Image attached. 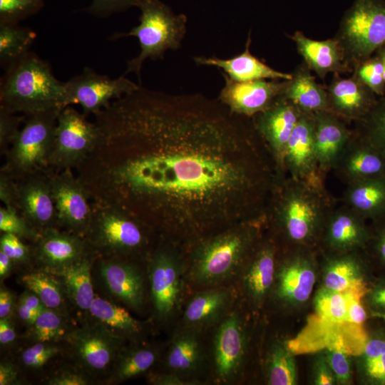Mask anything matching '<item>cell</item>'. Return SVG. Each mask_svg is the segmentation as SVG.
I'll list each match as a JSON object with an SVG mask.
<instances>
[{
	"label": "cell",
	"mask_w": 385,
	"mask_h": 385,
	"mask_svg": "<svg viewBox=\"0 0 385 385\" xmlns=\"http://www.w3.org/2000/svg\"><path fill=\"white\" fill-rule=\"evenodd\" d=\"M314 142L318 164L322 173L333 170L341 153L349 140L353 129L344 119L331 111L314 113Z\"/></svg>",
	"instance_id": "d4e9b609"
},
{
	"label": "cell",
	"mask_w": 385,
	"mask_h": 385,
	"mask_svg": "<svg viewBox=\"0 0 385 385\" xmlns=\"http://www.w3.org/2000/svg\"><path fill=\"white\" fill-rule=\"evenodd\" d=\"M14 263L2 251H0V278L2 280L10 273Z\"/></svg>",
	"instance_id": "03108f58"
},
{
	"label": "cell",
	"mask_w": 385,
	"mask_h": 385,
	"mask_svg": "<svg viewBox=\"0 0 385 385\" xmlns=\"http://www.w3.org/2000/svg\"><path fill=\"white\" fill-rule=\"evenodd\" d=\"M44 308L40 299L34 292L26 289L17 299L14 309L19 319L29 329Z\"/></svg>",
	"instance_id": "816d5d0a"
},
{
	"label": "cell",
	"mask_w": 385,
	"mask_h": 385,
	"mask_svg": "<svg viewBox=\"0 0 385 385\" xmlns=\"http://www.w3.org/2000/svg\"><path fill=\"white\" fill-rule=\"evenodd\" d=\"M314 113L302 112L285 150V175L316 185H325L314 142Z\"/></svg>",
	"instance_id": "44dd1931"
},
{
	"label": "cell",
	"mask_w": 385,
	"mask_h": 385,
	"mask_svg": "<svg viewBox=\"0 0 385 385\" xmlns=\"http://www.w3.org/2000/svg\"><path fill=\"white\" fill-rule=\"evenodd\" d=\"M371 319L366 323L361 349L353 359L354 376L361 385H385V323Z\"/></svg>",
	"instance_id": "83f0119b"
},
{
	"label": "cell",
	"mask_w": 385,
	"mask_h": 385,
	"mask_svg": "<svg viewBox=\"0 0 385 385\" xmlns=\"http://www.w3.org/2000/svg\"><path fill=\"white\" fill-rule=\"evenodd\" d=\"M225 86L218 101L231 113L252 118L270 107L282 96L287 80L260 79L239 82L223 73Z\"/></svg>",
	"instance_id": "e0dca14e"
},
{
	"label": "cell",
	"mask_w": 385,
	"mask_h": 385,
	"mask_svg": "<svg viewBox=\"0 0 385 385\" xmlns=\"http://www.w3.org/2000/svg\"><path fill=\"white\" fill-rule=\"evenodd\" d=\"M330 111L346 120H362L372 109L378 96L355 76L342 78L339 73L327 87Z\"/></svg>",
	"instance_id": "484cf974"
},
{
	"label": "cell",
	"mask_w": 385,
	"mask_h": 385,
	"mask_svg": "<svg viewBox=\"0 0 385 385\" xmlns=\"http://www.w3.org/2000/svg\"><path fill=\"white\" fill-rule=\"evenodd\" d=\"M267 227V215H264L202 240L192 257L191 279L200 284H212L234 274L244 267Z\"/></svg>",
	"instance_id": "3957f363"
},
{
	"label": "cell",
	"mask_w": 385,
	"mask_h": 385,
	"mask_svg": "<svg viewBox=\"0 0 385 385\" xmlns=\"http://www.w3.org/2000/svg\"><path fill=\"white\" fill-rule=\"evenodd\" d=\"M74 327L69 324L67 314L45 307L29 328L26 337L32 343H60Z\"/></svg>",
	"instance_id": "ab89813d"
},
{
	"label": "cell",
	"mask_w": 385,
	"mask_h": 385,
	"mask_svg": "<svg viewBox=\"0 0 385 385\" xmlns=\"http://www.w3.org/2000/svg\"><path fill=\"white\" fill-rule=\"evenodd\" d=\"M353 76L370 88L378 97L385 95L383 66L376 53L355 66L353 68Z\"/></svg>",
	"instance_id": "bcb514c9"
},
{
	"label": "cell",
	"mask_w": 385,
	"mask_h": 385,
	"mask_svg": "<svg viewBox=\"0 0 385 385\" xmlns=\"http://www.w3.org/2000/svg\"><path fill=\"white\" fill-rule=\"evenodd\" d=\"M16 182L14 179L1 172L0 200L4 206L16 210ZM17 211V210H16Z\"/></svg>",
	"instance_id": "91938a15"
},
{
	"label": "cell",
	"mask_w": 385,
	"mask_h": 385,
	"mask_svg": "<svg viewBox=\"0 0 385 385\" xmlns=\"http://www.w3.org/2000/svg\"><path fill=\"white\" fill-rule=\"evenodd\" d=\"M333 170L346 185L385 177V156L354 128Z\"/></svg>",
	"instance_id": "603a6c76"
},
{
	"label": "cell",
	"mask_w": 385,
	"mask_h": 385,
	"mask_svg": "<svg viewBox=\"0 0 385 385\" xmlns=\"http://www.w3.org/2000/svg\"><path fill=\"white\" fill-rule=\"evenodd\" d=\"M381 59L383 66V77L385 82V46L379 48L376 53Z\"/></svg>",
	"instance_id": "003e7915"
},
{
	"label": "cell",
	"mask_w": 385,
	"mask_h": 385,
	"mask_svg": "<svg viewBox=\"0 0 385 385\" xmlns=\"http://www.w3.org/2000/svg\"><path fill=\"white\" fill-rule=\"evenodd\" d=\"M180 267L174 256L165 250L155 252L148 264L151 302L157 314L170 315L178 304L181 288Z\"/></svg>",
	"instance_id": "cb8c5ba5"
},
{
	"label": "cell",
	"mask_w": 385,
	"mask_h": 385,
	"mask_svg": "<svg viewBox=\"0 0 385 385\" xmlns=\"http://www.w3.org/2000/svg\"><path fill=\"white\" fill-rule=\"evenodd\" d=\"M16 182V210L38 234L51 227H58L51 170L36 173Z\"/></svg>",
	"instance_id": "9a60e30c"
},
{
	"label": "cell",
	"mask_w": 385,
	"mask_h": 385,
	"mask_svg": "<svg viewBox=\"0 0 385 385\" xmlns=\"http://www.w3.org/2000/svg\"><path fill=\"white\" fill-rule=\"evenodd\" d=\"M43 6L44 0H0V24H19Z\"/></svg>",
	"instance_id": "7dc6e473"
},
{
	"label": "cell",
	"mask_w": 385,
	"mask_h": 385,
	"mask_svg": "<svg viewBox=\"0 0 385 385\" xmlns=\"http://www.w3.org/2000/svg\"><path fill=\"white\" fill-rule=\"evenodd\" d=\"M349 299V294L317 288L314 297L316 312L328 322H346Z\"/></svg>",
	"instance_id": "b9f144b4"
},
{
	"label": "cell",
	"mask_w": 385,
	"mask_h": 385,
	"mask_svg": "<svg viewBox=\"0 0 385 385\" xmlns=\"http://www.w3.org/2000/svg\"><path fill=\"white\" fill-rule=\"evenodd\" d=\"M0 230L2 233L14 234L21 239L34 242L38 236L27 222L14 208L0 207Z\"/></svg>",
	"instance_id": "c3c4849f"
},
{
	"label": "cell",
	"mask_w": 385,
	"mask_h": 385,
	"mask_svg": "<svg viewBox=\"0 0 385 385\" xmlns=\"http://www.w3.org/2000/svg\"><path fill=\"white\" fill-rule=\"evenodd\" d=\"M157 359V351L150 346H123L118 353L107 381L118 383L139 376L149 370Z\"/></svg>",
	"instance_id": "d590c367"
},
{
	"label": "cell",
	"mask_w": 385,
	"mask_h": 385,
	"mask_svg": "<svg viewBox=\"0 0 385 385\" xmlns=\"http://www.w3.org/2000/svg\"><path fill=\"white\" fill-rule=\"evenodd\" d=\"M36 37L19 24H0V65L6 71L29 53Z\"/></svg>",
	"instance_id": "f35d334b"
},
{
	"label": "cell",
	"mask_w": 385,
	"mask_h": 385,
	"mask_svg": "<svg viewBox=\"0 0 385 385\" xmlns=\"http://www.w3.org/2000/svg\"><path fill=\"white\" fill-rule=\"evenodd\" d=\"M302 112L282 96L267 109L252 117L257 132L273 157L278 178L287 176L284 169L285 150Z\"/></svg>",
	"instance_id": "2e32d148"
},
{
	"label": "cell",
	"mask_w": 385,
	"mask_h": 385,
	"mask_svg": "<svg viewBox=\"0 0 385 385\" xmlns=\"http://www.w3.org/2000/svg\"><path fill=\"white\" fill-rule=\"evenodd\" d=\"M97 257L92 252L55 273L63 283L69 302L80 311L88 313L96 297L92 272Z\"/></svg>",
	"instance_id": "1f68e13d"
},
{
	"label": "cell",
	"mask_w": 385,
	"mask_h": 385,
	"mask_svg": "<svg viewBox=\"0 0 385 385\" xmlns=\"http://www.w3.org/2000/svg\"><path fill=\"white\" fill-rule=\"evenodd\" d=\"M137 7L140 11L139 24L128 32L114 34L111 38H138L140 53L128 61L124 75L135 73L140 81L142 66L148 58L163 59L167 51L180 48L187 31L188 17L174 13L161 0H141Z\"/></svg>",
	"instance_id": "5b68a950"
},
{
	"label": "cell",
	"mask_w": 385,
	"mask_h": 385,
	"mask_svg": "<svg viewBox=\"0 0 385 385\" xmlns=\"http://www.w3.org/2000/svg\"><path fill=\"white\" fill-rule=\"evenodd\" d=\"M64 83L31 51L6 70L0 82V108L25 115L63 108Z\"/></svg>",
	"instance_id": "277c9868"
},
{
	"label": "cell",
	"mask_w": 385,
	"mask_h": 385,
	"mask_svg": "<svg viewBox=\"0 0 385 385\" xmlns=\"http://www.w3.org/2000/svg\"><path fill=\"white\" fill-rule=\"evenodd\" d=\"M361 299L370 318L385 314V274L374 276Z\"/></svg>",
	"instance_id": "f907efd6"
},
{
	"label": "cell",
	"mask_w": 385,
	"mask_h": 385,
	"mask_svg": "<svg viewBox=\"0 0 385 385\" xmlns=\"http://www.w3.org/2000/svg\"><path fill=\"white\" fill-rule=\"evenodd\" d=\"M334 38L350 70L385 46V0H355Z\"/></svg>",
	"instance_id": "ba28073f"
},
{
	"label": "cell",
	"mask_w": 385,
	"mask_h": 385,
	"mask_svg": "<svg viewBox=\"0 0 385 385\" xmlns=\"http://www.w3.org/2000/svg\"><path fill=\"white\" fill-rule=\"evenodd\" d=\"M335 207L325 185L287 175L278 178L273 189L266 211L267 227L282 248L317 250L326 220Z\"/></svg>",
	"instance_id": "7a4b0ae2"
},
{
	"label": "cell",
	"mask_w": 385,
	"mask_h": 385,
	"mask_svg": "<svg viewBox=\"0 0 385 385\" xmlns=\"http://www.w3.org/2000/svg\"><path fill=\"white\" fill-rule=\"evenodd\" d=\"M280 245L270 232L263 235L244 266V292L255 309H261L272 290Z\"/></svg>",
	"instance_id": "d6986e66"
},
{
	"label": "cell",
	"mask_w": 385,
	"mask_h": 385,
	"mask_svg": "<svg viewBox=\"0 0 385 385\" xmlns=\"http://www.w3.org/2000/svg\"><path fill=\"white\" fill-rule=\"evenodd\" d=\"M125 339L91 319L75 327L63 342L73 367L91 379L108 376Z\"/></svg>",
	"instance_id": "30bf717a"
},
{
	"label": "cell",
	"mask_w": 385,
	"mask_h": 385,
	"mask_svg": "<svg viewBox=\"0 0 385 385\" xmlns=\"http://www.w3.org/2000/svg\"><path fill=\"white\" fill-rule=\"evenodd\" d=\"M342 202L369 222L382 216L385 214V177L347 184Z\"/></svg>",
	"instance_id": "d6a6232c"
},
{
	"label": "cell",
	"mask_w": 385,
	"mask_h": 385,
	"mask_svg": "<svg viewBox=\"0 0 385 385\" xmlns=\"http://www.w3.org/2000/svg\"><path fill=\"white\" fill-rule=\"evenodd\" d=\"M370 235L364 252L375 275L385 274V214L369 222Z\"/></svg>",
	"instance_id": "ee69618b"
},
{
	"label": "cell",
	"mask_w": 385,
	"mask_h": 385,
	"mask_svg": "<svg viewBox=\"0 0 385 385\" xmlns=\"http://www.w3.org/2000/svg\"><path fill=\"white\" fill-rule=\"evenodd\" d=\"M26 119L25 116L9 112L0 108V149L5 154L19 134L20 124Z\"/></svg>",
	"instance_id": "db71d44e"
},
{
	"label": "cell",
	"mask_w": 385,
	"mask_h": 385,
	"mask_svg": "<svg viewBox=\"0 0 385 385\" xmlns=\"http://www.w3.org/2000/svg\"><path fill=\"white\" fill-rule=\"evenodd\" d=\"M21 283L34 292L45 307L67 314L69 302L60 277L55 273L37 268L24 274Z\"/></svg>",
	"instance_id": "e575fe53"
},
{
	"label": "cell",
	"mask_w": 385,
	"mask_h": 385,
	"mask_svg": "<svg viewBox=\"0 0 385 385\" xmlns=\"http://www.w3.org/2000/svg\"><path fill=\"white\" fill-rule=\"evenodd\" d=\"M51 184L58 227L84 238L93 213L87 190L71 169L51 170Z\"/></svg>",
	"instance_id": "5bb4252c"
},
{
	"label": "cell",
	"mask_w": 385,
	"mask_h": 385,
	"mask_svg": "<svg viewBox=\"0 0 385 385\" xmlns=\"http://www.w3.org/2000/svg\"><path fill=\"white\" fill-rule=\"evenodd\" d=\"M246 342L240 317L230 315L219 327L215 339V369L220 381L226 382L237 374L245 357Z\"/></svg>",
	"instance_id": "4316f807"
},
{
	"label": "cell",
	"mask_w": 385,
	"mask_h": 385,
	"mask_svg": "<svg viewBox=\"0 0 385 385\" xmlns=\"http://www.w3.org/2000/svg\"><path fill=\"white\" fill-rule=\"evenodd\" d=\"M370 235L369 222L349 207H335L321 235L319 253H343L364 250Z\"/></svg>",
	"instance_id": "ac0fdd59"
},
{
	"label": "cell",
	"mask_w": 385,
	"mask_h": 385,
	"mask_svg": "<svg viewBox=\"0 0 385 385\" xmlns=\"http://www.w3.org/2000/svg\"><path fill=\"white\" fill-rule=\"evenodd\" d=\"M16 339L14 327L9 317L0 319V344L1 346H9Z\"/></svg>",
	"instance_id": "6125c7cd"
},
{
	"label": "cell",
	"mask_w": 385,
	"mask_h": 385,
	"mask_svg": "<svg viewBox=\"0 0 385 385\" xmlns=\"http://www.w3.org/2000/svg\"><path fill=\"white\" fill-rule=\"evenodd\" d=\"M230 299V292L226 289H212L199 292L188 304L184 320L192 326L208 324L223 312Z\"/></svg>",
	"instance_id": "8d00e7d4"
},
{
	"label": "cell",
	"mask_w": 385,
	"mask_h": 385,
	"mask_svg": "<svg viewBox=\"0 0 385 385\" xmlns=\"http://www.w3.org/2000/svg\"><path fill=\"white\" fill-rule=\"evenodd\" d=\"M141 0H92L85 11L98 17H106L136 6Z\"/></svg>",
	"instance_id": "11a10c76"
},
{
	"label": "cell",
	"mask_w": 385,
	"mask_h": 385,
	"mask_svg": "<svg viewBox=\"0 0 385 385\" xmlns=\"http://www.w3.org/2000/svg\"><path fill=\"white\" fill-rule=\"evenodd\" d=\"M310 378L314 385H337L324 350L317 353L312 359Z\"/></svg>",
	"instance_id": "9f6ffc18"
},
{
	"label": "cell",
	"mask_w": 385,
	"mask_h": 385,
	"mask_svg": "<svg viewBox=\"0 0 385 385\" xmlns=\"http://www.w3.org/2000/svg\"><path fill=\"white\" fill-rule=\"evenodd\" d=\"M92 208L84 239L98 257L128 259L148 243L150 229L127 212L98 203H92Z\"/></svg>",
	"instance_id": "8992f818"
},
{
	"label": "cell",
	"mask_w": 385,
	"mask_h": 385,
	"mask_svg": "<svg viewBox=\"0 0 385 385\" xmlns=\"http://www.w3.org/2000/svg\"><path fill=\"white\" fill-rule=\"evenodd\" d=\"M287 80L282 96L290 100L302 111L314 113L330 111L327 88L319 84L311 70L303 62L297 66Z\"/></svg>",
	"instance_id": "4dcf8cb0"
},
{
	"label": "cell",
	"mask_w": 385,
	"mask_h": 385,
	"mask_svg": "<svg viewBox=\"0 0 385 385\" xmlns=\"http://www.w3.org/2000/svg\"><path fill=\"white\" fill-rule=\"evenodd\" d=\"M32 261L41 268L57 273L93 251L86 240L58 227L48 228L33 242Z\"/></svg>",
	"instance_id": "ffe728a7"
},
{
	"label": "cell",
	"mask_w": 385,
	"mask_h": 385,
	"mask_svg": "<svg viewBox=\"0 0 385 385\" xmlns=\"http://www.w3.org/2000/svg\"><path fill=\"white\" fill-rule=\"evenodd\" d=\"M97 272L106 293L134 310L145 302L144 279L139 270L128 259L97 257Z\"/></svg>",
	"instance_id": "7402d4cb"
},
{
	"label": "cell",
	"mask_w": 385,
	"mask_h": 385,
	"mask_svg": "<svg viewBox=\"0 0 385 385\" xmlns=\"http://www.w3.org/2000/svg\"><path fill=\"white\" fill-rule=\"evenodd\" d=\"M356 123L355 129L385 156V95L379 97L369 113Z\"/></svg>",
	"instance_id": "7bdbcfd3"
},
{
	"label": "cell",
	"mask_w": 385,
	"mask_h": 385,
	"mask_svg": "<svg viewBox=\"0 0 385 385\" xmlns=\"http://www.w3.org/2000/svg\"><path fill=\"white\" fill-rule=\"evenodd\" d=\"M150 381L153 384L161 385H183L188 384L187 381L182 380L174 374H158L153 375Z\"/></svg>",
	"instance_id": "e7e4bbea"
},
{
	"label": "cell",
	"mask_w": 385,
	"mask_h": 385,
	"mask_svg": "<svg viewBox=\"0 0 385 385\" xmlns=\"http://www.w3.org/2000/svg\"><path fill=\"white\" fill-rule=\"evenodd\" d=\"M94 115L98 143L76 168L93 202L197 237L266 214L273 157L253 120L218 100L140 85Z\"/></svg>",
	"instance_id": "6da1fadb"
},
{
	"label": "cell",
	"mask_w": 385,
	"mask_h": 385,
	"mask_svg": "<svg viewBox=\"0 0 385 385\" xmlns=\"http://www.w3.org/2000/svg\"><path fill=\"white\" fill-rule=\"evenodd\" d=\"M62 108H57L26 115L24 124L5 153L1 172L15 180L50 170L48 160L53 150L57 118Z\"/></svg>",
	"instance_id": "52a82bcc"
},
{
	"label": "cell",
	"mask_w": 385,
	"mask_h": 385,
	"mask_svg": "<svg viewBox=\"0 0 385 385\" xmlns=\"http://www.w3.org/2000/svg\"><path fill=\"white\" fill-rule=\"evenodd\" d=\"M19 381V367L10 360L1 361L0 364V385L16 384Z\"/></svg>",
	"instance_id": "94428289"
},
{
	"label": "cell",
	"mask_w": 385,
	"mask_h": 385,
	"mask_svg": "<svg viewBox=\"0 0 385 385\" xmlns=\"http://www.w3.org/2000/svg\"><path fill=\"white\" fill-rule=\"evenodd\" d=\"M59 343L34 342L26 347L21 354V364L31 371H38L63 353Z\"/></svg>",
	"instance_id": "f6af8a7d"
},
{
	"label": "cell",
	"mask_w": 385,
	"mask_h": 385,
	"mask_svg": "<svg viewBox=\"0 0 385 385\" xmlns=\"http://www.w3.org/2000/svg\"><path fill=\"white\" fill-rule=\"evenodd\" d=\"M99 130L95 122L71 106L62 108L57 118L55 138L48 160L53 172L77 168L96 147Z\"/></svg>",
	"instance_id": "8fae6325"
},
{
	"label": "cell",
	"mask_w": 385,
	"mask_h": 385,
	"mask_svg": "<svg viewBox=\"0 0 385 385\" xmlns=\"http://www.w3.org/2000/svg\"><path fill=\"white\" fill-rule=\"evenodd\" d=\"M140 86L125 75L111 78L85 67L81 73L64 82V106L78 104L86 116L96 115L113 101L136 91Z\"/></svg>",
	"instance_id": "7c38bea8"
},
{
	"label": "cell",
	"mask_w": 385,
	"mask_h": 385,
	"mask_svg": "<svg viewBox=\"0 0 385 385\" xmlns=\"http://www.w3.org/2000/svg\"><path fill=\"white\" fill-rule=\"evenodd\" d=\"M319 274L317 250L280 247L270 297L284 310H301L312 298Z\"/></svg>",
	"instance_id": "9c48e42d"
},
{
	"label": "cell",
	"mask_w": 385,
	"mask_h": 385,
	"mask_svg": "<svg viewBox=\"0 0 385 385\" xmlns=\"http://www.w3.org/2000/svg\"><path fill=\"white\" fill-rule=\"evenodd\" d=\"M346 322L354 325H365L370 319L367 309L360 297L349 294Z\"/></svg>",
	"instance_id": "680465c9"
},
{
	"label": "cell",
	"mask_w": 385,
	"mask_h": 385,
	"mask_svg": "<svg viewBox=\"0 0 385 385\" xmlns=\"http://www.w3.org/2000/svg\"><path fill=\"white\" fill-rule=\"evenodd\" d=\"M265 374L270 385L297 384V361L288 342L277 340L271 345L266 360Z\"/></svg>",
	"instance_id": "74e56055"
},
{
	"label": "cell",
	"mask_w": 385,
	"mask_h": 385,
	"mask_svg": "<svg viewBox=\"0 0 385 385\" xmlns=\"http://www.w3.org/2000/svg\"><path fill=\"white\" fill-rule=\"evenodd\" d=\"M250 34L245 49L239 55L226 59L216 56H196L193 59L198 65L221 68L229 78L239 82L260 79L290 80L292 78V73L277 71L253 56L250 50Z\"/></svg>",
	"instance_id": "f546056e"
},
{
	"label": "cell",
	"mask_w": 385,
	"mask_h": 385,
	"mask_svg": "<svg viewBox=\"0 0 385 385\" xmlns=\"http://www.w3.org/2000/svg\"><path fill=\"white\" fill-rule=\"evenodd\" d=\"M14 294L8 289L1 287L0 289V319L9 317L15 308Z\"/></svg>",
	"instance_id": "be15d7a7"
},
{
	"label": "cell",
	"mask_w": 385,
	"mask_h": 385,
	"mask_svg": "<svg viewBox=\"0 0 385 385\" xmlns=\"http://www.w3.org/2000/svg\"><path fill=\"white\" fill-rule=\"evenodd\" d=\"M289 38L294 42L304 63L319 78H324L329 73H341L351 71L334 37L318 41L296 31Z\"/></svg>",
	"instance_id": "f1b7e54d"
},
{
	"label": "cell",
	"mask_w": 385,
	"mask_h": 385,
	"mask_svg": "<svg viewBox=\"0 0 385 385\" xmlns=\"http://www.w3.org/2000/svg\"><path fill=\"white\" fill-rule=\"evenodd\" d=\"M88 315L91 319L125 339H135L143 329V324L125 308L98 295L94 298Z\"/></svg>",
	"instance_id": "836d02e7"
},
{
	"label": "cell",
	"mask_w": 385,
	"mask_h": 385,
	"mask_svg": "<svg viewBox=\"0 0 385 385\" xmlns=\"http://www.w3.org/2000/svg\"><path fill=\"white\" fill-rule=\"evenodd\" d=\"M0 251L4 252L14 265H26L32 261L31 249L21 239L11 233H3L0 238Z\"/></svg>",
	"instance_id": "f5cc1de1"
},
{
	"label": "cell",
	"mask_w": 385,
	"mask_h": 385,
	"mask_svg": "<svg viewBox=\"0 0 385 385\" xmlns=\"http://www.w3.org/2000/svg\"><path fill=\"white\" fill-rule=\"evenodd\" d=\"M319 257L317 288L353 294L361 299L375 276L364 250L319 252Z\"/></svg>",
	"instance_id": "4fadbf2b"
},
{
	"label": "cell",
	"mask_w": 385,
	"mask_h": 385,
	"mask_svg": "<svg viewBox=\"0 0 385 385\" xmlns=\"http://www.w3.org/2000/svg\"><path fill=\"white\" fill-rule=\"evenodd\" d=\"M200 359V346L195 334L183 332L171 342L167 355V365L173 371L183 373L195 369Z\"/></svg>",
	"instance_id": "60d3db41"
},
{
	"label": "cell",
	"mask_w": 385,
	"mask_h": 385,
	"mask_svg": "<svg viewBox=\"0 0 385 385\" xmlns=\"http://www.w3.org/2000/svg\"><path fill=\"white\" fill-rule=\"evenodd\" d=\"M91 378L73 367L72 370L62 369L55 372L47 380L49 385H86Z\"/></svg>",
	"instance_id": "6f0895ef"
},
{
	"label": "cell",
	"mask_w": 385,
	"mask_h": 385,
	"mask_svg": "<svg viewBox=\"0 0 385 385\" xmlns=\"http://www.w3.org/2000/svg\"><path fill=\"white\" fill-rule=\"evenodd\" d=\"M337 385H349L354 376V360L342 349L327 348L324 350Z\"/></svg>",
	"instance_id": "681fc988"
}]
</instances>
